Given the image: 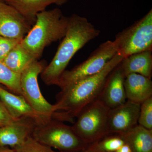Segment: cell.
<instances>
[{"instance_id": "ac0fdd59", "label": "cell", "mask_w": 152, "mask_h": 152, "mask_svg": "<svg viewBox=\"0 0 152 152\" xmlns=\"http://www.w3.org/2000/svg\"><path fill=\"white\" fill-rule=\"evenodd\" d=\"M36 60L20 43L9 53L2 62L11 70L20 74Z\"/></svg>"}, {"instance_id": "277c9868", "label": "cell", "mask_w": 152, "mask_h": 152, "mask_svg": "<svg viewBox=\"0 0 152 152\" xmlns=\"http://www.w3.org/2000/svg\"><path fill=\"white\" fill-rule=\"evenodd\" d=\"M110 109L99 99L88 104L81 111L72 126L85 143L94 144L109 134V114Z\"/></svg>"}, {"instance_id": "ffe728a7", "label": "cell", "mask_w": 152, "mask_h": 152, "mask_svg": "<svg viewBox=\"0 0 152 152\" xmlns=\"http://www.w3.org/2000/svg\"><path fill=\"white\" fill-rule=\"evenodd\" d=\"M115 135V136L111 137L105 136L91 145L103 152H115L125 144L120 135Z\"/></svg>"}, {"instance_id": "603a6c76", "label": "cell", "mask_w": 152, "mask_h": 152, "mask_svg": "<svg viewBox=\"0 0 152 152\" xmlns=\"http://www.w3.org/2000/svg\"><path fill=\"white\" fill-rule=\"evenodd\" d=\"M20 42L16 39L0 36V61H3L9 53Z\"/></svg>"}, {"instance_id": "e0dca14e", "label": "cell", "mask_w": 152, "mask_h": 152, "mask_svg": "<svg viewBox=\"0 0 152 152\" xmlns=\"http://www.w3.org/2000/svg\"><path fill=\"white\" fill-rule=\"evenodd\" d=\"M119 135L132 152H152V130L138 124Z\"/></svg>"}, {"instance_id": "4fadbf2b", "label": "cell", "mask_w": 152, "mask_h": 152, "mask_svg": "<svg viewBox=\"0 0 152 152\" xmlns=\"http://www.w3.org/2000/svg\"><path fill=\"white\" fill-rule=\"evenodd\" d=\"M35 125L32 120L22 118L0 127V146L15 148L22 145L31 136Z\"/></svg>"}, {"instance_id": "83f0119b", "label": "cell", "mask_w": 152, "mask_h": 152, "mask_svg": "<svg viewBox=\"0 0 152 152\" xmlns=\"http://www.w3.org/2000/svg\"><path fill=\"white\" fill-rule=\"evenodd\" d=\"M0 1H4V0H0Z\"/></svg>"}, {"instance_id": "d6986e66", "label": "cell", "mask_w": 152, "mask_h": 152, "mask_svg": "<svg viewBox=\"0 0 152 152\" xmlns=\"http://www.w3.org/2000/svg\"><path fill=\"white\" fill-rule=\"evenodd\" d=\"M0 84L4 85L15 94L21 95L20 74L11 70L0 61Z\"/></svg>"}, {"instance_id": "9a60e30c", "label": "cell", "mask_w": 152, "mask_h": 152, "mask_svg": "<svg viewBox=\"0 0 152 152\" xmlns=\"http://www.w3.org/2000/svg\"><path fill=\"white\" fill-rule=\"evenodd\" d=\"M152 51H146L131 55L123 59L120 65L126 77L137 74L151 79Z\"/></svg>"}, {"instance_id": "7c38bea8", "label": "cell", "mask_w": 152, "mask_h": 152, "mask_svg": "<svg viewBox=\"0 0 152 152\" xmlns=\"http://www.w3.org/2000/svg\"><path fill=\"white\" fill-rule=\"evenodd\" d=\"M120 64L109 75L99 98L110 109L122 104L127 100L124 86L125 76Z\"/></svg>"}, {"instance_id": "5b68a950", "label": "cell", "mask_w": 152, "mask_h": 152, "mask_svg": "<svg viewBox=\"0 0 152 152\" xmlns=\"http://www.w3.org/2000/svg\"><path fill=\"white\" fill-rule=\"evenodd\" d=\"M31 137L40 143L62 152H79L87 148V144L72 126L53 118L44 124L35 125Z\"/></svg>"}, {"instance_id": "8992f818", "label": "cell", "mask_w": 152, "mask_h": 152, "mask_svg": "<svg viewBox=\"0 0 152 152\" xmlns=\"http://www.w3.org/2000/svg\"><path fill=\"white\" fill-rule=\"evenodd\" d=\"M118 52L114 41H107L101 44L84 61L70 70H66L60 77L58 86L62 89L98 73Z\"/></svg>"}, {"instance_id": "4316f807", "label": "cell", "mask_w": 152, "mask_h": 152, "mask_svg": "<svg viewBox=\"0 0 152 152\" xmlns=\"http://www.w3.org/2000/svg\"><path fill=\"white\" fill-rule=\"evenodd\" d=\"M0 152H15V150L11 149L7 147L1 146H0Z\"/></svg>"}, {"instance_id": "52a82bcc", "label": "cell", "mask_w": 152, "mask_h": 152, "mask_svg": "<svg viewBox=\"0 0 152 152\" xmlns=\"http://www.w3.org/2000/svg\"><path fill=\"white\" fill-rule=\"evenodd\" d=\"M114 42L124 58L152 51V10L142 18L118 33Z\"/></svg>"}, {"instance_id": "9c48e42d", "label": "cell", "mask_w": 152, "mask_h": 152, "mask_svg": "<svg viewBox=\"0 0 152 152\" xmlns=\"http://www.w3.org/2000/svg\"><path fill=\"white\" fill-rule=\"evenodd\" d=\"M33 26L12 7L0 1V36L21 41Z\"/></svg>"}, {"instance_id": "8fae6325", "label": "cell", "mask_w": 152, "mask_h": 152, "mask_svg": "<svg viewBox=\"0 0 152 152\" xmlns=\"http://www.w3.org/2000/svg\"><path fill=\"white\" fill-rule=\"evenodd\" d=\"M0 99L12 116L16 120L28 118L34 121L36 125L48 121L52 118L42 116L29 104L21 95L12 94L0 86Z\"/></svg>"}, {"instance_id": "3957f363", "label": "cell", "mask_w": 152, "mask_h": 152, "mask_svg": "<svg viewBox=\"0 0 152 152\" xmlns=\"http://www.w3.org/2000/svg\"><path fill=\"white\" fill-rule=\"evenodd\" d=\"M68 23V17L58 8L39 13L34 24L21 41L20 45L39 60L47 46L64 37Z\"/></svg>"}, {"instance_id": "6da1fadb", "label": "cell", "mask_w": 152, "mask_h": 152, "mask_svg": "<svg viewBox=\"0 0 152 152\" xmlns=\"http://www.w3.org/2000/svg\"><path fill=\"white\" fill-rule=\"evenodd\" d=\"M124 58L118 52L99 72L61 89L53 105L52 118L74 124L81 111L99 99L109 75Z\"/></svg>"}, {"instance_id": "7402d4cb", "label": "cell", "mask_w": 152, "mask_h": 152, "mask_svg": "<svg viewBox=\"0 0 152 152\" xmlns=\"http://www.w3.org/2000/svg\"><path fill=\"white\" fill-rule=\"evenodd\" d=\"M15 152H56L30 136L22 145L14 148Z\"/></svg>"}, {"instance_id": "484cf974", "label": "cell", "mask_w": 152, "mask_h": 152, "mask_svg": "<svg viewBox=\"0 0 152 152\" xmlns=\"http://www.w3.org/2000/svg\"><path fill=\"white\" fill-rule=\"evenodd\" d=\"M79 152H104L97 149L95 147L91 145L90 147H87L86 148Z\"/></svg>"}, {"instance_id": "44dd1931", "label": "cell", "mask_w": 152, "mask_h": 152, "mask_svg": "<svg viewBox=\"0 0 152 152\" xmlns=\"http://www.w3.org/2000/svg\"><path fill=\"white\" fill-rule=\"evenodd\" d=\"M138 124L152 130V97L140 104Z\"/></svg>"}, {"instance_id": "2e32d148", "label": "cell", "mask_w": 152, "mask_h": 152, "mask_svg": "<svg viewBox=\"0 0 152 152\" xmlns=\"http://www.w3.org/2000/svg\"><path fill=\"white\" fill-rule=\"evenodd\" d=\"M69 0H4L6 4L17 10L30 22L34 24L36 16L39 13L46 10L47 7L55 4L61 6Z\"/></svg>"}, {"instance_id": "d4e9b609", "label": "cell", "mask_w": 152, "mask_h": 152, "mask_svg": "<svg viewBox=\"0 0 152 152\" xmlns=\"http://www.w3.org/2000/svg\"><path fill=\"white\" fill-rule=\"evenodd\" d=\"M115 152H132V151L129 146L125 143Z\"/></svg>"}, {"instance_id": "5bb4252c", "label": "cell", "mask_w": 152, "mask_h": 152, "mask_svg": "<svg viewBox=\"0 0 152 152\" xmlns=\"http://www.w3.org/2000/svg\"><path fill=\"white\" fill-rule=\"evenodd\" d=\"M124 86L128 100L139 104L152 97L151 79L137 74L125 77Z\"/></svg>"}, {"instance_id": "ba28073f", "label": "cell", "mask_w": 152, "mask_h": 152, "mask_svg": "<svg viewBox=\"0 0 152 152\" xmlns=\"http://www.w3.org/2000/svg\"><path fill=\"white\" fill-rule=\"evenodd\" d=\"M45 61L36 60L20 74L22 96L38 113L52 118L53 106L44 98L39 87L38 78L46 66Z\"/></svg>"}, {"instance_id": "7a4b0ae2", "label": "cell", "mask_w": 152, "mask_h": 152, "mask_svg": "<svg viewBox=\"0 0 152 152\" xmlns=\"http://www.w3.org/2000/svg\"><path fill=\"white\" fill-rule=\"evenodd\" d=\"M100 31L87 18L74 14L68 17L66 32L53 58L41 73L47 86H58L63 72L75 54L90 41L97 37Z\"/></svg>"}, {"instance_id": "cb8c5ba5", "label": "cell", "mask_w": 152, "mask_h": 152, "mask_svg": "<svg viewBox=\"0 0 152 152\" xmlns=\"http://www.w3.org/2000/svg\"><path fill=\"white\" fill-rule=\"evenodd\" d=\"M16 121L17 120L12 116L0 99V127L10 124Z\"/></svg>"}, {"instance_id": "30bf717a", "label": "cell", "mask_w": 152, "mask_h": 152, "mask_svg": "<svg viewBox=\"0 0 152 152\" xmlns=\"http://www.w3.org/2000/svg\"><path fill=\"white\" fill-rule=\"evenodd\" d=\"M140 104L128 100L120 106L110 110L108 133L121 134L138 124Z\"/></svg>"}]
</instances>
